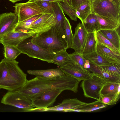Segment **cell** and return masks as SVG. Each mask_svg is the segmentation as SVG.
Instances as JSON below:
<instances>
[{
    "label": "cell",
    "instance_id": "6da1fadb",
    "mask_svg": "<svg viewBox=\"0 0 120 120\" xmlns=\"http://www.w3.org/2000/svg\"><path fill=\"white\" fill-rule=\"evenodd\" d=\"M80 81L77 79L66 74L50 78L36 77L27 80L23 86L16 91L30 100L31 98L37 94L53 90L63 91L69 90L76 93L78 91Z\"/></svg>",
    "mask_w": 120,
    "mask_h": 120
},
{
    "label": "cell",
    "instance_id": "7a4b0ae2",
    "mask_svg": "<svg viewBox=\"0 0 120 120\" xmlns=\"http://www.w3.org/2000/svg\"><path fill=\"white\" fill-rule=\"evenodd\" d=\"M15 60L4 58L0 62V90H16L23 86L27 80L26 74Z\"/></svg>",
    "mask_w": 120,
    "mask_h": 120
},
{
    "label": "cell",
    "instance_id": "3957f363",
    "mask_svg": "<svg viewBox=\"0 0 120 120\" xmlns=\"http://www.w3.org/2000/svg\"><path fill=\"white\" fill-rule=\"evenodd\" d=\"M30 40L32 42L52 53L68 49L67 42L61 37L55 26L34 36Z\"/></svg>",
    "mask_w": 120,
    "mask_h": 120
},
{
    "label": "cell",
    "instance_id": "277c9868",
    "mask_svg": "<svg viewBox=\"0 0 120 120\" xmlns=\"http://www.w3.org/2000/svg\"><path fill=\"white\" fill-rule=\"evenodd\" d=\"M90 5L92 13L120 21V0H97Z\"/></svg>",
    "mask_w": 120,
    "mask_h": 120
},
{
    "label": "cell",
    "instance_id": "5b68a950",
    "mask_svg": "<svg viewBox=\"0 0 120 120\" xmlns=\"http://www.w3.org/2000/svg\"><path fill=\"white\" fill-rule=\"evenodd\" d=\"M28 38L21 42L17 46L22 53L25 54L30 57L51 63L54 53L43 48Z\"/></svg>",
    "mask_w": 120,
    "mask_h": 120
},
{
    "label": "cell",
    "instance_id": "8992f818",
    "mask_svg": "<svg viewBox=\"0 0 120 120\" xmlns=\"http://www.w3.org/2000/svg\"><path fill=\"white\" fill-rule=\"evenodd\" d=\"M107 82L100 76L93 73L90 78L82 81L80 86L85 97L99 100L100 91Z\"/></svg>",
    "mask_w": 120,
    "mask_h": 120
},
{
    "label": "cell",
    "instance_id": "52a82bcc",
    "mask_svg": "<svg viewBox=\"0 0 120 120\" xmlns=\"http://www.w3.org/2000/svg\"><path fill=\"white\" fill-rule=\"evenodd\" d=\"M1 102L21 110L24 112H31L34 108L31 101L16 90L8 91L2 98Z\"/></svg>",
    "mask_w": 120,
    "mask_h": 120
},
{
    "label": "cell",
    "instance_id": "ba28073f",
    "mask_svg": "<svg viewBox=\"0 0 120 120\" xmlns=\"http://www.w3.org/2000/svg\"><path fill=\"white\" fill-rule=\"evenodd\" d=\"M14 7V13L18 17V23L37 15L50 13L36 2L28 1L25 3H17Z\"/></svg>",
    "mask_w": 120,
    "mask_h": 120
},
{
    "label": "cell",
    "instance_id": "9c48e42d",
    "mask_svg": "<svg viewBox=\"0 0 120 120\" xmlns=\"http://www.w3.org/2000/svg\"><path fill=\"white\" fill-rule=\"evenodd\" d=\"M62 90H53L46 91L32 97L30 99L35 109H40L53 106L58 96Z\"/></svg>",
    "mask_w": 120,
    "mask_h": 120
},
{
    "label": "cell",
    "instance_id": "30bf717a",
    "mask_svg": "<svg viewBox=\"0 0 120 120\" xmlns=\"http://www.w3.org/2000/svg\"><path fill=\"white\" fill-rule=\"evenodd\" d=\"M56 21L54 16L50 13L42 14L38 19L33 22L29 28L34 31L35 35L46 31L55 26Z\"/></svg>",
    "mask_w": 120,
    "mask_h": 120
},
{
    "label": "cell",
    "instance_id": "8fae6325",
    "mask_svg": "<svg viewBox=\"0 0 120 120\" xmlns=\"http://www.w3.org/2000/svg\"><path fill=\"white\" fill-rule=\"evenodd\" d=\"M60 68L65 74L80 81L88 79L93 74L92 73L71 60L65 65Z\"/></svg>",
    "mask_w": 120,
    "mask_h": 120
},
{
    "label": "cell",
    "instance_id": "7c38bea8",
    "mask_svg": "<svg viewBox=\"0 0 120 120\" xmlns=\"http://www.w3.org/2000/svg\"><path fill=\"white\" fill-rule=\"evenodd\" d=\"M86 103L77 98L66 99L56 106L44 109H37L35 111L73 112L74 110L81 107Z\"/></svg>",
    "mask_w": 120,
    "mask_h": 120
},
{
    "label": "cell",
    "instance_id": "4fadbf2b",
    "mask_svg": "<svg viewBox=\"0 0 120 120\" xmlns=\"http://www.w3.org/2000/svg\"><path fill=\"white\" fill-rule=\"evenodd\" d=\"M18 23V16L15 13H6L0 15V38L14 30Z\"/></svg>",
    "mask_w": 120,
    "mask_h": 120
},
{
    "label": "cell",
    "instance_id": "5bb4252c",
    "mask_svg": "<svg viewBox=\"0 0 120 120\" xmlns=\"http://www.w3.org/2000/svg\"><path fill=\"white\" fill-rule=\"evenodd\" d=\"M75 31L70 48L74 49L75 52L81 54L84 46L88 33L82 22H79L77 24Z\"/></svg>",
    "mask_w": 120,
    "mask_h": 120
},
{
    "label": "cell",
    "instance_id": "9a60e30c",
    "mask_svg": "<svg viewBox=\"0 0 120 120\" xmlns=\"http://www.w3.org/2000/svg\"><path fill=\"white\" fill-rule=\"evenodd\" d=\"M34 33H25L13 30L0 38V43L17 46L23 40L34 36Z\"/></svg>",
    "mask_w": 120,
    "mask_h": 120
},
{
    "label": "cell",
    "instance_id": "2e32d148",
    "mask_svg": "<svg viewBox=\"0 0 120 120\" xmlns=\"http://www.w3.org/2000/svg\"><path fill=\"white\" fill-rule=\"evenodd\" d=\"M52 4L56 21V24L55 26L57 28L61 37L67 42L64 26V21L66 17L59 5V2H52Z\"/></svg>",
    "mask_w": 120,
    "mask_h": 120
},
{
    "label": "cell",
    "instance_id": "e0dca14e",
    "mask_svg": "<svg viewBox=\"0 0 120 120\" xmlns=\"http://www.w3.org/2000/svg\"><path fill=\"white\" fill-rule=\"evenodd\" d=\"M96 51L98 53L111 64H120V54L97 43Z\"/></svg>",
    "mask_w": 120,
    "mask_h": 120
},
{
    "label": "cell",
    "instance_id": "ac0fdd59",
    "mask_svg": "<svg viewBox=\"0 0 120 120\" xmlns=\"http://www.w3.org/2000/svg\"><path fill=\"white\" fill-rule=\"evenodd\" d=\"M27 72L29 74L43 78H51L65 74L60 68L43 70H29Z\"/></svg>",
    "mask_w": 120,
    "mask_h": 120
},
{
    "label": "cell",
    "instance_id": "d6986e66",
    "mask_svg": "<svg viewBox=\"0 0 120 120\" xmlns=\"http://www.w3.org/2000/svg\"><path fill=\"white\" fill-rule=\"evenodd\" d=\"M88 70L93 74L100 76L107 82H120V77L111 74L101 66H98L92 63H90V67Z\"/></svg>",
    "mask_w": 120,
    "mask_h": 120
},
{
    "label": "cell",
    "instance_id": "ffe728a7",
    "mask_svg": "<svg viewBox=\"0 0 120 120\" xmlns=\"http://www.w3.org/2000/svg\"><path fill=\"white\" fill-rule=\"evenodd\" d=\"M120 27L113 30H101L98 31L120 51V35L118 31Z\"/></svg>",
    "mask_w": 120,
    "mask_h": 120
},
{
    "label": "cell",
    "instance_id": "44dd1931",
    "mask_svg": "<svg viewBox=\"0 0 120 120\" xmlns=\"http://www.w3.org/2000/svg\"><path fill=\"white\" fill-rule=\"evenodd\" d=\"M82 22L88 33L99 31L101 30L97 15L91 13Z\"/></svg>",
    "mask_w": 120,
    "mask_h": 120
},
{
    "label": "cell",
    "instance_id": "7402d4cb",
    "mask_svg": "<svg viewBox=\"0 0 120 120\" xmlns=\"http://www.w3.org/2000/svg\"><path fill=\"white\" fill-rule=\"evenodd\" d=\"M81 54L84 59L98 66L108 65L111 64L98 54L96 51L86 54Z\"/></svg>",
    "mask_w": 120,
    "mask_h": 120
},
{
    "label": "cell",
    "instance_id": "603a6c76",
    "mask_svg": "<svg viewBox=\"0 0 120 120\" xmlns=\"http://www.w3.org/2000/svg\"><path fill=\"white\" fill-rule=\"evenodd\" d=\"M96 32L87 33L84 46L81 54H86L96 51Z\"/></svg>",
    "mask_w": 120,
    "mask_h": 120
},
{
    "label": "cell",
    "instance_id": "cb8c5ba5",
    "mask_svg": "<svg viewBox=\"0 0 120 120\" xmlns=\"http://www.w3.org/2000/svg\"><path fill=\"white\" fill-rule=\"evenodd\" d=\"M96 15L101 30L115 29L120 27V21Z\"/></svg>",
    "mask_w": 120,
    "mask_h": 120
},
{
    "label": "cell",
    "instance_id": "d4e9b609",
    "mask_svg": "<svg viewBox=\"0 0 120 120\" xmlns=\"http://www.w3.org/2000/svg\"><path fill=\"white\" fill-rule=\"evenodd\" d=\"M107 105L102 103L100 100L86 103L81 107L74 110L73 111L79 112H91L105 108Z\"/></svg>",
    "mask_w": 120,
    "mask_h": 120
},
{
    "label": "cell",
    "instance_id": "484cf974",
    "mask_svg": "<svg viewBox=\"0 0 120 120\" xmlns=\"http://www.w3.org/2000/svg\"><path fill=\"white\" fill-rule=\"evenodd\" d=\"M52 63L56 64L60 67L66 65L70 60L69 54L65 49L54 53Z\"/></svg>",
    "mask_w": 120,
    "mask_h": 120
},
{
    "label": "cell",
    "instance_id": "4316f807",
    "mask_svg": "<svg viewBox=\"0 0 120 120\" xmlns=\"http://www.w3.org/2000/svg\"><path fill=\"white\" fill-rule=\"evenodd\" d=\"M120 82H107L102 87L100 94L104 95L120 93Z\"/></svg>",
    "mask_w": 120,
    "mask_h": 120
},
{
    "label": "cell",
    "instance_id": "83f0119b",
    "mask_svg": "<svg viewBox=\"0 0 120 120\" xmlns=\"http://www.w3.org/2000/svg\"><path fill=\"white\" fill-rule=\"evenodd\" d=\"M75 9L77 18L82 22L91 13V5L89 2L85 3Z\"/></svg>",
    "mask_w": 120,
    "mask_h": 120
},
{
    "label": "cell",
    "instance_id": "f1b7e54d",
    "mask_svg": "<svg viewBox=\"0 0 120 120\" xmlns=\"http://www.w3.org/2000/svg\"><path fill=\"white\" fill-rule=\"evenodd\" d=\"M4 47V58L10 59L15 60L21 53V51L15 46L3 44Z\"/></svg>",
    "mask_w": 120,
    "mask_h": 120
},
{
    "label": "cell",
    "instance_id": "f546056e",
    "mask_svg": "<svg viewBox=\"0 0 120 120\" xmlns=\"http://www.w3.org/2000/svg\"><path fill=\"white\" fill-rule=\"evenodd\" d=\"M120 93L104 95H100L99 100L103 103L107 105H115L120 98Z\"/></svg>",
    "mask_w": 120,
    "mask_h": 120
},
{
    "label": "cell",
    "instance_id": "4dcf8cb0",
    "mask_svg": "<svg viewBox=\"0 0 120 120\" xmlns=\"http://www.w3.org/2000/svg\"><path fill=\"white\" fill-rule=\"evenodd\" d=\"M96 37L97 43L107 47L114 52L120 54V51L116 48L108 40L104 37L98 31L96 32Z\"/></svg>",
    "mask_w": 120,
    "mask_h": 120
},
{
    "label": "cell",
    "instance_id": "1f68e13d",
    "mask_svg": "<svg viewBox=\"0 0 120 120\" xmlns=\"http://www.w3.org/2000/svg\"><path fill=\"white\" fill-rule=\"evenodd\" d=\"M59 3L64 12L68 15L71 20L76 21L77 17L75 9L71 8L64 1L60 2Z\"/></svg>",
    "mask_w": 120,
    "mask_h": 120
},
{
    "label": "cell",
    "instance_id": "d6a6232c",
    "mask_svg": "<svg viewBox=\"0 0 120 120\" xmlns=\"http://www.w3.org/2000/svg\"><path fill=\"white\" fill-rule=\"evenodd\" d=\"M64 30L68 44V48H70L73 37L71 26L69 20L66 17L64 22Z\"/></svg>",
    "mask_w": 120,
    "mask_h": 120
},
{
    "label": "cell",
    "instance_id": "836d02e7",
    "mask_svg": "<svg viewBox=\"0 0 120 120\" xmlns=\"http://www.w3.org/2000/svg\"><path fill=\"white\" fill-rule=\"evenodd\" d=\"M101 67L111 74L120 77V64H111Z\"/></svg>",
    "mask_w": 120,
    "mask_h": 120
},
{
    "label": "cell",
    "instance_id": "e575fe53",
    "mask_svg": "<svg viewBox=\"0 0 120 120\" xmlns=\"http://www.w3.org/2000/svg\"><path fill=\"white\" fill-rule=\"evenodd\" d=\"M69 55L71 60L84 68L85 59L81 54L75 52L69 54Z\"/></svg>",
    "mask_w": 120,
    "mask_h": 120
},
{
    "label": "cell",
    "instance_id": "d590c367",
    "mask_svg": "<svg viewBox=\"0 0 120 120\" xmlns=\"http://www.w3.org/2000/svg\"><path fill=\"white\" fill-rule=\"evenodd\" d=\"M36 2L39 6L47 10L55 16V14L52 6V2L44 1H39Z\"/></svg>",
    "mask_w": 120,
    "mask_h": 120
},
{
    "label": "cell",
    "instance_id": "8d00e7d4",
    "mask_svg": "<svg viewBox=\"0 0 120 120\" xmlns=\"http://www.w3.org/2000/svg\"><path fill=\"white\" fill-rule=\"evenodd\" d=\"M41 15L42 14L37 15L29 18L18 23L17 25L22 27L29 28L32 23L40 17Z\"/></svg>",
    "mask_w": 120,
    "mask_h": 120
},
{
    "label": "cell",
    "instance_id": "74e56055",
    "mask_svg": "<svg viewBox=\"0 0 120 120\" xmlns=\"http://www.w3.org/2000/svg\"><path fill=\"white\" fill-rule=\"evenodd\" d=\"M88 2H89L88 0H71V7L75 9L82 4Z\"/></svg>",
    "mask_w": 120,
    "mask_h": 120
},
{
    "label": "cell",
    "instance_id": "f35d334b",
    "mask_svg": "<svg viewBox=\"0 0 120 120\" xmlns=\"http://www.w3.org/2000/svg\"><path fill=\"white\" fill-rule=\"evenodd\" d=\"M13 30L25 33H34L35 34L34 31L32 29L22 27L17 25Z\"/></svg>",
    "mask_w": 120,
    "mask_h": 120
},
{
    "label": "cell",
    "instance_id": "ab89813d",
    "mask_svg": "<svg viewBox=\"0 0 120 120\" xmlns=\"http://www.w3.org/2000/svg\"><path fill=\"white\" fill-rule=\"evenodd\" d=\"M29 1L31 2H36L39 1H49L52 2H60L61 1H64V0H29Z\"/></svg>",
    "mask_w": 120,
    "mask_h": 120
},
{
    "label": "cell",
    "instance_id": "60d3db41",
    "mask_svg": "<svg viewBox=\"0 0 120 120\" xmlns=\"http://www.w3.org/2000/svg\"><path fill=\"white\" fill-rule=\"evenodd\" d=\"M64 1L69 6L71 7V0H64Z\"/></svg>",
    "mask_w": 120,
    "mask_h": 120
},
{
    "label": "cell",
    "instance_id": "b9f144b4",
    "mask_svg": "<svg viewBox=\"0 0 120 120\" xmlns=\"http://www.w3.org/2000/svg\"><path fill=\"white\" fill-rule=\"evenodd\" d=\"M9 1H11L13 3H15V2L18 1H22L24 0H9Z\"/></svg>",
    "mask_w": 120,
    "mask_h": 120
},
{
    "label": "cell",
    "instance_id": "7bdbcfd3",
    "mask_svg": "<svg viewBox=\"0 0 120 120\" xmlns=\"http://www.w3.org/2000/svg\"><path fill=\"white\" fill-rule=\"evenodd\" d=\"M90 4L94 2L97 0H88Z\"/></svg>",
    "mask_w": 120,
    "mask_h": 120
}]
</instances>
